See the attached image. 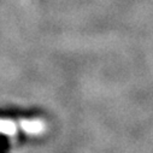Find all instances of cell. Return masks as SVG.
Here are the masks:
<instances>
[{
    "mask_svg": "<svg viewBox=\"0 0 153 153\" xmlns=\"http://www.w3.org/2000/svg\"><path fill=\"white\" fill-rule=\"evenodd\" d=\"M19 127L24 133L30 135H40L46 129V124L41 120H22Z\"/></svg>",
    "mask_w": 153,
    "mask_h": 153,
    "instance_id": "6da1fadb",
    "label": "cell"
},
{
    "mask_svg": "<svg viewBox=\"0 0 153 153\" xmlns=\"http://www.w3.org/2000/svg\"><path fill=\"white\" fill-rule=\"evenodd\" d=\"M0 133L7 136H15L17 134V124L11 120H0Z\"/></svg>",
    "mask_w": 153,
    "mask_h": 153,
    "instance_id": "7a4b0ae2",
    "label": "cell"
}]
</instances>
